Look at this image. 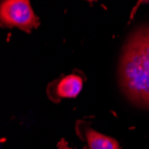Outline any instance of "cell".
Instances as JSON below:
<instances>
[{"mask_svg": "<svg viewBox=\"0 0 149 149\" xmlns=\"http://www.w3.org/2000/svg\"><path fill=\"white\" fill-rule=\"evenodd\" d=\"M119 81L130 102L149 108V26L129 37L120 59Z\"/></svg>", "mask_w": 149, "mask_h": 149, "instance_id": "cell-1", "label": "cell"}, {"mask_svg": "<svg viewBox=\"0 0 149 149\" xmlns=\"http://www.w3.org/2000/svg\"><path fill=\"white\" fill-rule=\"evenodd\" d=\"M0 21L2 27H16L25 32H31L40 23L28 0L2 1L0 6Z\"/></svg>", "mask_w": 149, "mask_h": 149, "instance_id": "cell-2", "label": "cell"}, {"mask_svg": "<svg viewBox=\"0 0 149 149\" xmlns=\"http://www.w3.org/2000/svg\"><path fill=\"white\" fill-rule=\"evenodd\" d=\"M83 80L79 76L71 74L63 78L57 85L56 92L61 97H76L82 89Z\"/></svg>", "mask_w": 149, "mask_h": 149, "instance_id": "cell-3", "label": "cell"}, {"mask_svg": "<svg viewBox=\"0 0 149 149\" xmlns=\"http://www.w3.org/2000/svg\"><path fill=\"white\" fill-rule=\"evenodd\" d=\"M85 136L89 149H120L117 140L94 130L88 129Z\"/></svg>", "mask_w": 149, "mask_h": 149, "instance_id": "cell-4", "label": "cell"}, {"mask_svg": "<svg viewBox=\"0 0 149 149\" xmlns=\"http://www.w3.org/2000/svg\"><path fill=\"white\" fill-rule=\"evenodd\" d=\"M58 148L59 149H73L68 146V143H67L63 139H62L60 140V142L58 143Z\"/></svg>", "mask_w": 149, "mask_h": 149, "instance_id": "cell-5", "label": "cell"}]
</instances>
